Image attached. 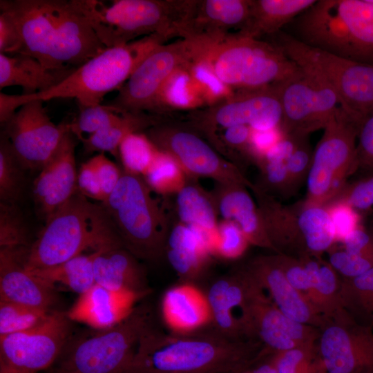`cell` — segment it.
<instances>
[{"label": "cell", "instance_id": "obj_1", "mask_svg": "<svg viewBox=\"0 0 373 373\" xmlns=\"http://www.w3.org/2000/svg\"><path fill=\"white\" fill-rule=\"evenodd\" d=\"M15 20L19 53L50 69L77 68L106 48L73 0H1Z\"/></svg>", "mask_w": 373, "mask_h": 373}, {"label": "cell", "instance_id": "obj_2", "mask_svg": "<svg viewBox=\"0 0 373 373\" xmlns=\"http://www.w3.org/2000/svg\"><path fill=\"white\" fill-rule=\"evenodd\" d=\"M263 345L214 329L166 334L154 327L141 338L124 373H236L255 362Z\"/></svg>", "mask_w": 373, "mask_h": 373}, {"label": "cell", "instance_id": "obj_3", "mask_svg": "<svg viewBox=\"0 0 373 373\" xmlns=\"http://www.w3.org/2000/svg\"><path fill=\"white\" fill-rule=\"evenodd\" d=\"M166 40L151 35L125 45L106 48L75 68L55 86L32 95L0 93V122L3 124L24 104L32 100L75 99L78 106L101 104L108 93L119 90L137 66Z\"/></svg>", "mask_w": 373, "mask_h": 373}, {"label": "cell", "instance_id": "obj_4", "mask_svg": "<svg viewBox=\"0 0 373 373\" xmlns=\"http://www.w3.org/2000/svg\"><path fill=\"white\" fill-rule=\"evenodd\" d=\"M123 246L102 203L91 202L79 192L46 220L37 238L26 249L28 270L50 267L82 254Z\"/></svg>", "mask_w": 373, "mask_h": 373}, {"label": "cell", "instance_id": "obj_5", "mask_svg": "<svg viewBox=\"0 0 373 373\" xmlns=\"http://www.w3.org/2000/svg\"><path fill=\"white\" fill-rule=\"evenodd\" d=\"M283 30L306 45L373 66V0H316Z\"/></svg>", "mask_w": 373, "mask_h": 373}, {"label": "cell", "instance_id": "obj_6", "mask_svg": "<svg viewBox=\"0 0 373 373\" xmlns=\"http://www.w3.org/2000/svg\"><path fill=\"white\" fill-rule=\"evenodd\" d=\"M106 48L140 36H182L194 1L73 0Z\"/></svg>", "mask_w": 373, "mask_h": 373}, {"label": "cell", "instance_id": "obj_7", "mask_svg": "<svg viewBox=\"0 0 373 373\" xmlns=\"http://www.w3.org/2000/svg\"><path fill=\"white\" fill-rule=\"evenodd\" d=\"M193 58L207 61L231 88L254 89L283 82L299 66L269 41L241 32L214 39H191Z\"/></svg>", "mask_w": 373, "mask_h": 373}, {"label": "cell", "instance_id": "obj_8", "mask_svg": "<svg viewBox=\"0 0 373 373\" xmlns=\"http://www.w3.org/2000/svg\"><path fill=\"white\" fill-rule=\"evenodd\" d=\"M102 204L127 250L138 259L163 258L169 221L142 176L122 169L118 184Z\"/></svg>", "mask_w": 373, "mask_h": 373}, {"label": "cell", "instance_id": "obj_9", "mask_svg": "<svg viewBox=\"0 0 373 373\" xmlns=\"http://www.w3.org/2000/svg\"><path fill=\"white\" fill-rule=\"evenodd\" d=\"M251 191L276 254L320 258L336 242L334 227L325 207L309 204L305 199L285 204L254 184Z\"/></svg>", "mask_w": 373, "mask_h": 373}, {"label": "cell", "instance_id": "obj_10", "mask_svg": "<svg viewBox=\"0 0 373 373\" xmlns=\"http://www.w3.org/2000/svg\"><path fill=\"white\" fill-rule=\"evenodd\" d=\"M268 37L298 66L330 86L340 106L359 122L373 108V66L306 45L283 30Z\"/></svg>", "mask_w": 373, "mask_h": 373}, {"label": "cell", "instance_id": "obj_11", "mask_svg": "<svg viewBox=\"0 0 373 373\" xmlns=\"http://www.w3.org/2000/svg\"><path fill=\"white\" fill-rule=\"evenodd\" d=\"M153 327L151 307L135 306L119 323L75 343L55 373H124L141 338Z\"/></svg>", "mask_w": 373, "mask_h": 373}, {"label": "cell", "instance_id": "obj_12", "mask_svg": "<svg viewBox=\"0 0 373 373\" xmlns=\"http://www.w3.org/2000/svg\"><path fill=\"white\" fill-rule=\"evenodd\" d=\"M360 122L339 106L323 128L313 152L305 200L325 207L356 171V137Z\"/></svg>", "mask_w": 373, "mask_h": 373}, {"label": "cell", "instance_id": "obj_13", "mask_svg": "<svg viewBox=\"0 0 373 373\" xmlns=\"http://www.w3.org/2000/svg\"><path fill=\"white\" fill-rule=\"evenodd\" d=\"M244 284V298L238 317L247 339L257 340L275 353L316 343L320 329L285 315L245 266L238 269Z\"/></svg>", "mask_w": 373, "mask_h": 373}, {"label": "cell", "instance_id": "obj_14", "mask_svg": "<svg viewBox=\"0 0 373 373\" xmlns=\"http://www.w3.org/2000/svg\"><path fill=\"white\" fill-rule=\"evenodd\" d=\"M276 85L285 135H309L323 129L340 106L332 88L306 68L299 66L295 75Z\"/></svg>", "mask_w": 373, "mask_h": 373}, {"label": "cell", "instance_id": "obj_15", "mask_svg": "<svg viewBox=\"0 0 373 373\" xmlns=\"http://www.w3.org/2000/svg\"><path fill=\"white\" fill-rule=\"evenodd\" d=\"M146 134L160 150L172 155L192 178H207L214 182L240 184L250 190L254 186L242 169L220 155L192 130L158 124L149 128Z\"/></svg>", "mask_w": 373, "mask_h": 373}, {"label": "cell", "instance_id": "obj_16", "mask_svg": "<svg viewBox=\"0 0 373 373\" xmlns=\"http://www.w3.org/2000/svg\"><path fill=\"white\" fill-rule=\"evenodd\" d=\"M67 314L50 312L37 325L0 336L1 373H37L61 354L69 336Z\"/></svg>", "mask_w": 373, "mask_h": 373}, {"label": "cell", "instance_id": "obj_17", "mask_svg": "<svg viewBox=\"0 0 373 373\" xmlns=\"http://www.w3.org/2000/svg\"><path fill=\"white\" fill-rule=\"evenodd\" d=\"M193 55V44L189 39L159 46L137 66L117 96L105 104L119 113L149 111L165 82L192 61Z\"/></svg>", "mask_w": 373, "mask_h": 373}, {"label": "cell", "instance_id": "obj_18", "mask_svg": "<svg viewBox=\"0 0 373 373\" xmlns=\"http://www.w3.org/2000/svg\"><path fill=\"white\" fill-rule=\"evenodd\" d=\"M3 126L2 133L25 169L41 170L70 131V124L51 120L41 100L22 105Z\"/></svg>", "mask_w": 373, "mask_h": 373}, {"label": "cell", "instance_id": "obj_19", "mask_svg": "<svg viewBox=\"0 0 373 373\" xmlns=\"http://www.w3.org/2000/svg\"><path fill=\"white\" fill-rule=\"evenodd\" d=\"M281 103L276 84L238 90L227 100L195 117V124L211 137L215 131L245 125L255 130L280 127Z\"/></svg>", "mask_w": 373, "mask_h": 373}, {"label": "cell", "instance_id": "obj_20", "mask_svg": "<svg viewBox=\"0 0 373 373\" xmlns=\"http://www.w3.org/2000/svg\"><path fill=\"white\" fill-rule=\"evenodd\" d=\"M318 350L329 373H373L372 325L354 321L347 312L320 329Z\"/></svg>", "mask_w": 373, "mask_h": 373}, {"label": "cell", "instance_id": "obj_21", "mask_svg": "<svg viewBox=\"0 0 373 373\" xmlns=\"http://www.w3.org/2000/svg\"><path fill=\"white\" fill-rule=\"evenodd\" d=\"M244 266L287 317L320 329L327 324L329 320L316 311L307 296L289 283L274 254L256 256Z\"/></svg>", "mask_w": 373, "mask_h": 373}, {"label": "cell", "instance_id": "obj_22", "mask_svg": "<svg viewBox=\"0 0 373 373\" xmlns=\"http://www.w3.org/2000/svg\"><path fill=\"white\" fill-rule=\"evenodd\" d=\"M74 136L71 131L64 136L34 182L35 201L46 220L77 192Z\"/></svg>", "mask_w": 373, "mask_h": 373}, {"label": "cell", "instance_id": "obj_23", "mask_svg": "<svg viewBox=\"0 0 373 373\" xmlns=\"http://www.w3.org/2000/svg\"><path fill=\"white\" fill-rule=\"evenodd\" d=\"M27 248H0V300L50 310L55 289L26 269Z\"/></svg>", "mask_w": 373, "mask_h": 373}, {"label": "cell", "instance_id": "obj_24", "mask_svg": "<svg viewBox=\"0 0 373 373\" xmlns=\"http://www.w3.org/2000/svg\"><path fill=\"white\" fill-rule=\"evenodd\" d=\"M247 189L240 184L215 182L211 192L218 216L222 220L236 224L251 245L276 254L267 236L256 202Z\"/></svg>", "mask_w": 373, "mask_h": 373}, {"label": "cell", "instance_id": "obj_25", "mask_svg": "<svg viewBox=\"0 0 373 373\" xmlns=\"http://www.w3.org/2000/svg\"><path fill=\"white\" fill-rule=\"evenodd\" d=\"M140 298L133 293L114 291L95 283L79 294L67 316L71 321L104 329L128 316Z\"/></svg>", "mask_w": 373, "mask_h": 373}, {"label": "cell", "instance_id": "obj_26", "mask_svg": "<svg viewBox=\"0 0 373 373\" xmlns=\"http://www.w3.org/2000/svg\"><path fill=\"white\" fill-rule=\"evenodd\" d=\"M250 15V0L195 1L183 38H217L240 30Z\"/></svg>", "mask_w": 373, "mask_h": 373}, {"label": "cell", "instance_id": "obj_27", "mask_svg": "<svg viewBox=\"0 0 373 373\" xmlns=\"http://www.w3.org/2000/svg\"><path fill=\"white\" fill-rule=\"evenodd\" d=\"M164 255L181 280L189 283L202 275L212 256L203 234L178 220L169 227Z\"/></svg>", "mask_w": 373, "mask_h": 373}, {"label": "cell", "instance_id": "obj_28", "mask_svg": "<svg viewBox=\"0 0 373 373\" xmlns=\"http://www.w3.org/2000/svg\"><path fill=\"white\" fill-rule=\"evenodd\" d=\"M96 284L108 289L135 294L140 297L149 292L144 269L124 247L98 251L93 262Z\"/></svg>", "mask_w": 373, "mask_h": 373}, {"label": "cell", "instance_id": "obj_29", "mask_svg": "<svg viewBox=\"0 0 373 373\" xmlns=\"http://www.w3.org/2000/svg\"><path fill=\"white\" fill-rule=\"evenodd\" d=\"M162 312L164 323L174 334L195 332L211 324L205 294L189 283L172 287L164 293Z\"/></svg>", "mask_w": 373, "mask_h": 373}, {"label": "cell", "instance_id": "obj_30", "mask_svg": "<svg viewBox=\"0 0 373 373\" xmlns=\"http://www.w3.org/2000/svg\"><path fill=\"white\" fill-rule=\"evenodd\" d=\"M75 69H50L27 55L0 53V88L20 86L24 95L44 92L55 86Z\"/></svg>", "mask_w": 373, "mask_h": 373}, {"label": "cell", "instance_id": "obj_31", "mask_svg": "<svg viewBox=\"0 0 373 373\" xmlns=\"http://www.w3.org/2000/svg\"><path fill=\"white\" fill-rule=\"evenodd\" d=\"M194 178H190L175 195L178 220L200 231L211 246L219 224V216L214 198Z\"/></svg>", "mask_w": 373, "mask_h": 373}, {"label": "cell", "instance_id": "obj_32", "mask_svg": "<svg viewBox=\"0 0 373 373\" xmlns=\"http://www.w3.org/2000/svg\"><path fill=\"white\" fill-rule=\"evenodd\" d=\"M309 278L306 296L316 311L327 320H334L344 314L340 297V275L321 258L305 255L298 258Z\"/></svg>", "mask_w": 373, "mask_h": 373}, {"label": "cell", "instance_id": "obj_33", "mask_svg": "<svg viewBox=\"0 0 373 373\" xmlns=\"http://www.w3.org/2000/svg\"><path fill=\"white\" fill-rule=\"evenodd\" d=\"M316 0H250V15L240 32L260 39L271 36L290 23Z\"/></svg>", "mask_w": 373, "mask_h": 373}, {"label": "cell", "instance_id": "obj_34", "mask_svg": "<svg viewBox=\"0 0 373 373\" xmlns=\"http://www.w3.org/2000/svg\"><path fill=\"white\" fill-rule=\"evenodd\" d=\"M299 135H285L258 162L260 174L254 183L265 193L279 200L291 196L287 162Z\"/></svg>", "mask_w": 373, "mask_h": 373}, {"label": "cell", "instance_id": "obj_35", "mask_svg": "<svg viewBox=\"0 0 373 373\" xmlns=\"http://www.w3.org/2000/svg\"><path fill=\"white\" fill-rule=\"evenodd\" d=\"M158 124L157 117L144 111L125 112L113 125L79 140L86 152H108L118 157V148L126 136L148 130Z\"/></svg>", "mask_w": 373, "mask_h": 373}, {"label": "cell", "instance_id": "obj_36", "mask_svg": "<svg viewBox=\"0 0 373 373\" xmlns=\"http://www.w3.org/2000/svg\"><path fill=\"white\" fill-rule=\"evenodd\" d=\"M97 252L82 254L50 267L28 271L54 289L56 284H61L82 294L95 284L93 262Z\"/></svg>", "mask_w": 373, "mask_h": 373}, {"label": "cell", "instance_id": "obj_37", "mask_svg": "<svg viewBox=\"0 0 373 373\" xmlns=\"http://www.w3.org/2000/svg\"><path fill=\"white\" fill-rule=\"evenodd\" d=\"M189 64L178 68L165 82L150 112L193 110L205 106L189 73Z\"/></svg>", "mask_w": 373, "mask_h": 373}, {"label": "cell", "instance_id": "obj_38", "mask_svg": "<svg viewBox=\"0 0 373 373\" xmlns=\"http://www.w3.org/2000/svg\"><path fill=\"white\" fill-rule=\"evenodd\" d=\"M340 297L343 308L354 321L372 325L373 267L355 278H342Z\"/></svg>", "mask_w": 373, "mask_h": 373}, {"label": "cell", "instance_id": "obj_39", "mask_svg": "<svg viewBox=\"0 0 373 373\" xmlns=\"http://www.w3.org/2000/svg\"><path fill=\"white\" fill-rule=\"evenodd\" d=\"M142 178L153 192L168 196L176 195L191 177L172 155L159 149Z\"/></svg>", "mask_w": 373, "mask_h": 373}, {"label": "cell", "instance_id": "obj_40", "mask_svg": "<svg viewBox=\"0 0 373 373\" xmlns=\"http://www.w3.org/2000/svg\"><path fill=\"white\" fill-rule=\"evenodd\" d=\"M228 276L215 280L206 295L213 329L220 334L232 339H247L238 318L233 313L226 298Z\"/></svg>", "mask_w": 373, "mask_h": 373}, {"label": "cell", "instance_id": "obj_41", "mask_svg": "<svg viewBox=\"0 0 373 373\" xmlns=\"http://www.w3.org/2000/svg\"><path fill=\"white\" fill-rule=\"evenodd\" d=\"M25 168L15 154L7 137L0 139V199L1 202L16 204L23 193Z\"/></svg>", "mask_w": 373, "mask_h": 373}, {"label": "cell", "instance_id": "obj_42", "mask_svg": "<svg viewBox=\"0 0 373 373\" xmlns=\"http://www.w3.org/2000/svg\"><path fill=\"white\" fill-rule=\"evenodd\" d=\"M158 151V148L146 133L136 132L126 136L121 142L118 157L124 171L142 177Z\"/></svg>", "mask_w": 373, "mask_h": 373}, {"label": "cell", "instance_id": "obj_43", "mask_svg": "<svg viewBox=\"0 0 373 373\" xmlns=\"http://www.w3.org/2000/svg\"><path fill=\"white\" fill-rule=\"evenodd\" d=\"M188 69L206 106L218 105L234 95V90L224 84L204 60L193 58L189 62Z\"/></svg>", "mask_w": 373, "mask_h": 373}, {"label": "cell", "instance_id": "obj_44", "mask_svg": "<svg viewBox=\"0 0 373 373\" xmlns=\"http://www.w3.org/2000/svg\"><path fill=\"white\" fill-rule=\"evenodd\" d=\"M50 312L0 300V336L29 329L45 320Z\"/></svg>", "mask_w": 373, "mask_h": 373}, {"label": "cell", "instance_id": "obj_45", "mask_svg": "<svg viewBox=\"0 0 373 373\" xmlns=\"http://www.w3.org/2000/svg\"><path fill=\"white\" fill-rule=\"evenodd\" d=\"M77 119L70 124L71 133L78 139L86 137L118 122L122 116L106 104L82 106Z\"/></svg>", "mask_w": 373, "mask_h": 373}, {"label": "cell", "instance_id": "obj_46", "mask_svg": "<svg viewBox=\"0 0 373 373\" xmlns=\"http://www.w3.org/2000/svg\"><path fill=\"white\" fill-rule=\"evenodd\" d=\"M250 245L236 224L221 220L213 239L211 251L212 256L233 260L241 258Z\"/></svg>", "mask_w": 373, "mask_h": 373}, {"label": "cell", "instance_id": "obj_47", "mask_svg": "<svg viewBox=\"0 0 373 373\" xmlns=\"http://www.w3.org/2000/svg\"><path fill=\"white\" fill-rule=\"evenodd\" d=\"M25 220L16 204L0 203V248L29 247Z\"/></svg>", "mask_w": 373, "mask_h": 373}, {"label": "cell", "instance_id": "obj_48", "mask_svg": "<svg viewBox=\"0 0 373 373\" xmlns=\"http://www.w3.org/2000/svg\"><path fill=\"white\" fill-rule=\"evenodd\" d=\"M309 136L298 137L296 146L287 160V166L291 196L307 182L310 171L314 151Z\"/></svg>", "mask_w": 373, "mask_h": 373}, {"label": "cell", "instance_id": "obj_49", "mask_svg": "<svg viewBox=\"0 0 373 373\" xmlns=\"http://www.w3.org/2000/svg\"><path fill=\"white\" fill-rule=\"evenodd\" d=\"M325 207L334 227L336 242H342L363 224V216L343 200H333Z\"/></svg>", "mask_w": 373, "mask_h": 373}, {"label": "cell", "instance_id": "obj_50", "mask_svg": "<svg viewBox=\"0 0 373 373\" xmlns=\"http://www.w3.org/2000/svg\"><path fill=\"white\" fill-rule=\"evenodd\" d=\"M336 200L346 202L363 216L373 212V173L354 182H347L333 200Z\"/></svg>", "mask_w": 373, "mask_h": 373}, {"label": "cell", "instance_id": "obj_51", "mask_svg": "<svg viewBox=\"0 0 373 373\" xmlns=\"http://www.w3.org/2000/svg\"><path fill=\"white\" fill-rule=\"evenodd\" d=\"M328 262L343 278H355L373 267V261L359 255L349 252L343 247L328 251Z\"/></svg>", "mask_w": 373, "mask_h": 373}, {"label": "cell", "instance_id": "obj_52", "mask_svg": "<svg viewBox=\"0 0 373 373\" xmlns=\"http://www.w3.org/2000/svg\"><path fill=\"white\" fill-rule=\"evenodd\" d=\"M356 171L373 173V108L361 120L356 137Z\"/></svg>", "mask_w": 373, "mask_h": 373}, {"label": "cell", "instance_id": "obj_53", "mask_svg": "<svg viewBox=\"0 0 373 373\" xmlns=\"http://www.w3.org/2000/svg\"><path fill=\"white\" fill-rule=\"evenodd\" d=\"M222 130L221 140L217 141L216 144L220 145L222 142L226 146L238 153L242 160L253 164L250 145L251 128L238 125Z\"/></svg>", "mask_w": 373, "mask_h": 373}, {"label": "cell", "instance_id": "obj_54", "mask_svg": "<svg viewBox=\"0 0 373 373\" xmlns=\"http://www.w3.org/2000/svg\"><path fill=\"white\" fill-rule=\"evenodd\" d=\"M274 257L289 283L306 295L309 288V278L301 260L283 254H274Z\"/></svg>", "mask_w": 373, "mask_h": 373}, {"label": "cell", "instance_id": "obj_55", "mask_svg": "<svg viewBox=\"0 0 373 373\" xmlns=\"http://www.w3.org/2000/svg\"><path fill=\"white\" fill-rule=\"evenodd\" d=\"M90 161L95 169L102 190L106 199L118 184L122 176V169L109 160L104 153H99L91 157Z\"/></svg>", "mask_w": 373, "mask_h": 373}, {"label": "cell", "instance_id": "obj_56", "mask_svg": "<svg viewBox=\"0 0 373 373\" xmlns=\"http://www.w3.org/2000/svg\"><path fill=\"white\" fill-rule=\"evenodd\" d=\"M0 11V53L18 54L22 48V40L17 26L8 12Z\"/></svg>", "mask_w": 373, "mask_h": 373}, {"label": "cell", "instance_id": "obj_57", "mask_svg": "<svg viewBox=\"0 0 373 373\" xmlns=\"http://www.w3.org/2000/svg\"><path fill=\"white\" fill-rule=\"evenodd\" d=\"M285 135L280 127L267 130L251 128L250 145L253 164L256 166L261 158Z\"/></svg>", "mask_w": 373, "mask_h": 373}, {"label": "cell", "instance_id": "obj_58", "mask_svg": "<svg viewBox=\"0 0 373 373\" xmlns=\"http://www.w3.org/2000/svg\"><path fill=\"white\" fill-rule=\"evenodd\" d=\"M77 192L88 199L99 201L100 203L106 200L90 160L84 163L78 171Z\"/></svg>", "mask_w": 373, "mask_h": 373}, {"label": "cell", "instance_id": "obj_59", "mask_svg": "<svg viewBox=\"0 0 373 373\" xmlns=\"http://www.w3.org/2000/svg\"><path fill=\"white\" fill-rule=\"evenodd\" d=\"M341 243L346 251L373 261V239L363 224Z\"/></svg>", "mask_w": 373, "mask_h": 373}, {"label": "cell", "instance_id": "obj_60", "mask_svg": "<svg viewBox=\"0 0 373 373\" xmlns=\"http://www.w3.org/2000/svg\"><path fill=\"white\" fill-rule=\"evenodd\" d=\"M236 373H278L272 360L271 354L262 353L252 364Z\"/></svg>", "mask_w": 373, "mask_h": 373}, {"label": "cell", "instance_id": "obj_61", "mask_svg": "<svg viewBox=\"0 0 373 373\" xmlns=\"http://www.w3.org/2000/svg\"><path fill=\"white\" fill-rule=\"evenodd\" d=\"M369 219L367 220V224L365 225V227L369 234L371 236L373 239V212L370 213L369 215Z\"/></svg>", "mask_w": 373, "mask_h": 373}, {"label": "cell", "instance_id": "obj_62", "mask_svg": "<svg viewBox=\"0 0 373 373\" xmlns=\"http://www.w3.org/2000/svg\"><path fill=\"white\" fill-rule=\"evenodd\" d=\"M323 373H329V372H323Z\"/></svg>", "mask_w": 373, "mask_h": 373}]
</instances>
